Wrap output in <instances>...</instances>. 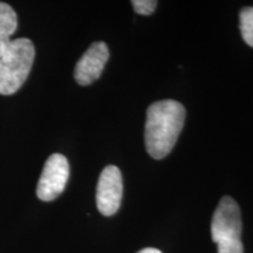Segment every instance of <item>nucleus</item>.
<instances>
[{"label":"nucleus","mask_w":253,"mask_h":253,"mask_svg":"<svg viewBox=\"0 0 253 253\" xmlns=\"http://www.w3.org/2000/svg\"><path fill=\"white\" fill-rule=\"evenodd\" d=\"M137 253H162L158 249H154V248H147V249H143L141 250V251H138Z\"/></svg>","instance_id":"10"},{"label":"nucleus","mask_w":253,"mask_h":253,"mask_svg":"<svg viewBox=\"0 0 253 253\" xmlns=\"http://www.w3.org/2000/svg\"><path fill=\"white\" fill-rule=\"evenodd\" d=\"M36 48L26 38L11 40L0 55V94L12 95L25 84L33 66Z\"/></svg>","instance_id":"2"},{"label":"nucleus","mask_w":253,"mask_h":253,"mask_svg":"<svg viewBox=\"0 0 253 253\" xmlns=\"http://www.w3.org/2000/svg\"><path fill=\"white\" fill-rule=\"evenodd\" d=\"M239 23L243 39L249 46L253 47V7H245L240 11Z\"/></svg>","instance_id":"8"},{"label":"nucleus","mask_w":253,"mask_h":253,"mask_svg":"<svg viewBox=\"0 0 253 253\" xmlns=\"http://www.w3.org/2000/svg\"><path fill=\"white\" fill-rule=\"evenodd\" d=\"M69 178L68 160L61 154H53L46 161L37 186L38 198L50 202L62 194Z\"/></svg>","instance_id":"4"},{"label":"nucleus","mask_w":253,"mask_h":253,"mask_svg":"<svg viewBox=\"0 0 253 253\" xmlns=\"http://www.w3.org/2000/svg\"><path fill=\"white\" fill-rule=\"evenodd\" d=\"M122 175L118 167L108 166L101 172L96 188V205L103 216H113L122 202Z\"/></svg>","instance_id":"5"},{"label":"nucleus","mask_w":253,"mask_h":253,"mask_svg":"<svg viewBox=\"0 0 253 253\" xmlns=\"http://www.w3.org/2000/svg\"><path fill=\"white\" fill-rule=\"evenodd\" d=\"M131 4L136 13L150 15L156 8L157 1H155V0H134V1H131Z\"/></svg>","instance_id":"9"},{"label":"nucleus","mask_w":253,"mask_h":253,"mask_svg":"<svg viewBox=\"0 0 253 253\" xmlns=\"http://www.w3.org/2000/svg\"><path fill=\"white\" fill-rule=\"evenodd\" d=\"M109 59L108 46L102 41L91 43L75 66L74 78L81 86H89L102 74Z\"/></svg>","instance_id":"6"},{"label":"nucleus","mask_w":253,"mask_h":253,"mask_svg":"<svg viewBox=\"0 0 253 253\" xmlns=\"http://www.w3.org/2000/svg\"><path fill=\"white\" fill-rule=\"evenodd\" d=\"M185 120V108L175 100L157 101L147 110L144 141L148 154L162 160L175 147Z\"/></svg>","instance_id":"1"},{"label":"nucleus","mask_w":253,"mask_h":253,"mask_svg":"<svg viewBox=\"0 0 253 253\" xmlns=\"http://www.w3.org/2000/svg\"><path fill=\"white\" fill-rule=\"evenodd\" d=\"M18 28L17 13L6 2L0 1V55L11 42V37Z\"/></svg>","instance_id":"7"},{"label":"nucleus","mask_w":253,"mask_h":253,"mask_svg":"<svg viewBox=\"0 0 253 253\" xmlns=\"http://www.w3.org/2000/svg\"><path fill=\"white\" fill-rule=\"evenodd\" d=\"M242 214L233 198L220 199L211 221V237L218 246V253H244L242 240Z\"/></svg>","instance_id":"3"}]
</instances>
